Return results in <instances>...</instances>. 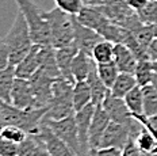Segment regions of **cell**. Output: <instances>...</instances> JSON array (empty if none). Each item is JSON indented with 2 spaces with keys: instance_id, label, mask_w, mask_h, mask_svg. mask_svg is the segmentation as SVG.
<instances>
[{
  "instance_id": "cell-1",
  "label": "cell",
  "mask_w": 157,
  "mask_h": 156,
  "mask_svg": "<svg viewBox=\"0 0 157 156\" xmlns=\"http://www.w3.org/2000/svg\"><path fill=\"white\" fill-rule=\"evenodd\" d=\"M48 109L22 110L11 103L0 100V118L6 125H14L25 131L27 135H38L45 122Z\"/></svg>"
},
{
  "instance_id": "cell-2",
  "label": "cell",
  "mask_w": 157,
  "mask_h": 156,
  "mask_svg": "<svg viewBox=\"0 0 157 156\" xmlns=\"http://www.w3.org/2000/svg\"><path fill=\"white\" fill-rule=\"evenodd\" d=\"M15 2L19 7V11L27 22L33 44L41 46H52L50 26L48 19L45 18L44 11L33 0H15Z\"/></svg>"
},
{
  "instance_id": "cell-3",
  "label": "cell",
  "mask_w": 157,
  "mask_h": 156,
  "mask_svg": "<svg viewBox=\"0 0 157 156\" xmlns=\"http://www.w3.org/2000/svg\"><path fill=\"white\" fill-rule=\"evenodd\" d=\"M3 38H4L6 44L8 45L11 65H14V67L18 65L27 56V53L31 50L33 45H34L31 40L27 22H26V19L22 15L21 11L15 17V21L12 23L11 29L8 30V33Z\"/></svg>"
},
{
  "instance_id": "cell-4",
  "label": "cell",
  "mask_w": 157,
  "mask_h": 156,
  "mask_svg": "<svg viewBox=\"0 0 157 156\" xmlns=\"http://www.w3.org/2000/svg\"><path fill=\"white\" fill-rule=\"evenodd\" d=\"M52 33V46L54 49L75 45V17L58 7L44 11Z\"/></svg>"
},
{
  "instance_id": "cell-5",
  "label": "cell",
  "mask_w": 157,
  "mask_h": 156,
  "mask_svg": "<svg viewBox=\"0 0 157 156\" xmlns=\"http://www.w3.org/2000/svg\"><path fill=\"white\" fill-rule=\"evenodd\" d=\"M73 84L64 77L57 79L53 84V99L48 107L45 119L58 121L75 114L73 107Z\"/></svg>"
},
{
  "instance_id": "cell-6",
  "label": "cell",
  "mask_w": 157,
  "mask_h": 156,
  "mask_svg": "<svg viewBox=\"0 0 157 156\" xmlns=\"http://www.w3.org/2000/svg\"><path fill=\"white\" fill-rule=\"evenodd\" d=\"M45 123L52 129V132L57 137H60L69 147V149L75 155L83 156L80 141H78V133H77L76 121H75V114L71 117H67L64 119H58V121L45 119Z\"/></svg>"
},
{
  "instance_id": "cell-7",
  "label": "cell",
  "mask_w": 157,
  "mask_h": 156,
  "mask_svg": "<svg viewBox=\"0 0 157 156\" xmlns=\"http://www.w3.org/2000/svg\"><path fill=\"white\" fill-rule=\"evenodd\" d=\"M57 79L49 76L39 69L30 79L31 90L35 98L37 109H48L53 99V84Z\"/></svg>"
},
{
  "instance_id": "cell-8",
  "label": "cell",
  "mask_w": 157,
  "mask_h": 156,
  "mask_svg": "<svg viewBox=\"0 0 157 156\" xmlns=\"http://www.w3.org/2000/svg\"><path fill=\"white\" fill-rule=\"evenodd\" d=\"M48 48H50V46L33 45L31 50L27 53V56H26L18 65H15V76L19 77V79L30 80L31 77L41 69Z\"/></svg>"
},
{
  "instance_id": "cell-9",
  "label": "cell",
  "mask_w": 157,
  "mask_h": 156,
  "mask_svg": "<svg viewBox=\"0 0 157 156\" xmlns=\"http://www.w3.org/2000/svg\"><path fill=\"white\" fill-rule=\"evenodd\" d=\"M130 123H118V122L111 121L110 125L107 126L106 132H104L103 137H102V141H100V147L99 148L123 149V147L129 142V140H132Z\"/></svg>"
},
{
  "instance_id": "cell-10",
  "label": "cell",
  "mask_w": 157,
  "mask_h": 156,
  "mask_svg": "<svg viewBox=\"0 0 157 156\" xmlns=\"http://www.w3.org/2000/svg\"><path fill=\"white\" fill-rule=\"evenodd\" d=\"M96 106L90 103L84 109L78 110L75 113V121L77 126V133H78V141H80V147L83 156H90L91 148H90V126L92 117L95 113Z\"/></svg>"
},
{
  "instance_id": "cell-11",
  "label": "cell",
  "mask_w": 157,
  "mask_h": 156,
  "mask_svg": "<svg viewBox=\"0 0 157 156\" xmlns=\"http://www.w3.org/2000/svg\"><path fill=\"white\" fill-rule=\"evenodd\" d=\"M11 105L22 110L37 109L30 80L16 77L11 90Z\"/></svg>"
},
{
  "instance_id": "cell-12",
  "label": "cell",
  "mask_w": 157,
  "mask_h": 156,
  "mask_svg": "<svg viewBox=\"0 0 157 156\" xmlns=\"http://www.w3.org/2000/svg\"><path fill=\"white\" fill-rule=\"evenodd\" d=\"M104 38L92 29L83 26L75 17V45L80 52L90 54L92 57V52L100 41Z\"/></svg>"
},
{
  "instance_id": "cell-13",
  "label": "cell",
  "mask_w": 157,
  "mask_h": 156,
  "mask_svg": "<svg viewBox=\"0 0 157 156\" xmlns=\"http://www.w3.org/2000/svg\"><path fill=\"white\" fill-rule=\"evenodd\" d=\"M104 109V111L109 114L110 119L113 122L118 123H130L132 119L134 118L133 114L130 113L129 107L126 106L125 99L114 96L111 94V91L107 94L106 99L103 100V103L100 105Z\"/></svg>"
},
{
  "instance_id": "cell-14",
  "label": "cell",
  "mask_w": 157,
  "mask_h": 156,
  "mask_svg": "<svg viewBox=\"0 0 157 156\" xmlns=\"http://www.w3.org/2000/svg\"><path fill=\"white\" fill-rule=\"evenodd\" d=\"M111 119L109 114L104 111V109L102 106H96L91 121L90 126V148L91 149H98L100 147V141L102 137L106 132L107 126L110 125Z\"/></svg>"
},
{
  "instance_id": "cell-15",
  "label": "cell",
  "mask_w": 157,
  "mask_h": 156,
  "mask_svg": "<svg viewBox=\"0 0 157 156\" xmlns=\"http://www.w3.org/2000/svg\"><path fill=\"white\" fill-rule=\"evenodd\" d=\"M38 136L42 138V141L45 142L46 149L49 154H50V156H76L63 140L60 137H57V136L52 132V129L49 128L45 122H44V125H42Z\"/></svg>"
},
{
  "instance_id": "cell-16",
  "label": "cell",
  "mask_w": 157,
  "mask_h": 156,
  "mask_svg": "<svg viewBox=\"0 0 157 156\" xmlns=\"http://www.w3.org/2000/svg\"><path fill=\"white\" fill-rule=\"evenodd\" d=\"M56 52V61H57L58 69H60L61 77L71 83H75L73 76H72V63H73L75 57L78 53V49L76 45H71V46L60 48V49H54Z\"/></svg>"
},
{
  "instance_id": "cell-17",
  "label": "cell",
  "mask_w": 157,
  "mask_h": 156,
  "mask_svg": "<svg viewBox=\"0 0 157 156\" xmlns=\"http://www.w3.org/2000/svg\"><path fill=\"white\" fill-rule=\"evenodd\" d=\"M76 19L83 26L92 29L96 33H99L109 21V18L103 14L100 7H90V6H84V8L78 12V15H76Z\"/></svg>"
},
{
  "instance_id": "cell-18",
  "label": "cell",
  "mask_w": 157,
  "mask_h": 156,
  "mask_svg": "<svg viewBox=\"0 0 157 156\" xmlns=\"http://www.w3.org/2000/svg\"><path fill=\"white\" fill-rule=\"evenodd\" d=\"M114 63L117 64L119 72L134 75L138 60L126 45L115 44V46H114Z\"/></svg>"
},
{
  "instance_id": "cell-19",
  "label": "cell",
  "mask_w": 157,
  "mask_h": 156,
  "mask_svg": "<svg viewBox=\"0 0 157 156\" xmlns=\"http://www.w3.org/2000/svg\"><path fill=\"white\" fill-rule=\"evenodd\" d=\"M94 65H95L94 58L91 57L90 54L78 50V53L76 54V57H75L73 63H72V76H73L75 83L87 80Z\"/></svg>"
},
{
  "instance_id": "cell-20",
  "label": "cell",
  "mask_w": 157,
  "mask_h": 156,
  "mask_svg": "<svg viewBox=\"0 0 157 156\" xmlns=\"http://www.w3.org/2000/svg\"><path fill=\"white\" fill-rule=\"evenodd\" d=\"M19 156H50V154L38 135H29L19 144Z\"/></svg>"
},
{
  "instance_id": "cell-21",
  "label": "cell",
  "mask_w": 157,
  "mask_h": 156,
  "mask_svg": "<svg viewBox=\"0 0 157 156\" xmlns=\"http://www.w3.org/2000/svg\"><path fill=\"white\" fill-rule=\"evenodd\" d=\"M87 82L90 84V88H91L92 105L100 106L103 103V100L106 99L107 94L110 92V88L100 80L99 75H98V71H96V63H95L92 71H91L90 76H88V79H87Z\"/></svg>"
},
{
  "instance_id": "cell-22",
  "label": "cell",
  "mask_w": 157,
  "mask_h": 156,
  "mask_svg": "<svg viewBox=\"0 0 157 156\" xmlns=\"http://www.w3.org/2000/svg\"><path fill=\"white\" fill-rule=\"evenodd\" d=\"M141 122V121H140ZM142 123V122H141ZM136 144L145 155H157V135L152 132L146 125L142 123V129L134 138Z\"/></svg>"
},
{
  "instance_id": "cell-23",
  "label": "cell",
  "mask_w": 157,
  "mask_h": 156,
  "mask_svg": "<svg viewBox=\"0 0 157 156\" xmlns=\"http://www.w3.org/2000/svg\"><path fill=\"white\" fill-rule=\"evenodd\" d=\"M137 86H138V84H137V80H136V77H134L133 73L121 72L118 75L115 83H114L113 87L110 88V91L114 96H118V98L123 99L127 94Z\"/></svg>"
},
{
  "instance_id": "cell-24",
  "label": "cell",
  "mask_w": 157,
  "mask_h": 156,
  "mask_svg": "<svg viewBox=\"0 0 157 156\" xmlns=\"http://www.w3.org/2000/svg\"><path fill=\"white\" fill-rule=\"evenodd\" d=\"M92 103L91 98V88L87 80L84 82H76L73 84V107L75 113L84 109L87 105Z\"/></svg>"
},
{
  "instance_id": "cell-25",
  "label": "cell",
  "mask_w": 157,
  "mask_h": 156,
  "mask_svg": "<svg viewBox=\"0 0 157 156\" xmlns=\"http://www.w3.org/2000/svg\"><path fill=\"white\" fill-rule=\"evenodd\" d=\"M15 79L16 76L14 65H10L6 69L0 71V100L11 103V90Z\"/></svg>"
},
{
  "instance_id": "cell-26",
  "label": "cell",
  "mask_w": 157,
  "mask_h": 156,
  "mask_svg": "<svg viewBox=\"0 0 157 156\" xmlns=\"http://www.w3.org/2000/svg\"><path fill=\"white\" fill-rule=\"evenodd\" d=\"M155 76V71H153V64L150 58L145 60H140L137 64V68L134 71V77L137 80V84L140 87L149 86L152 83V79Z\"/></svg>"
},
{
  "instance_id": "cell-27",
  "label": "cell",
  "mask_w": 157,
  "mask_h": 156,
  "mask_svg": "<svg viewBox=\"0 0 157 156\" xmlns=\"http://www.w3.org/2000/svg\"><path fill=\"white\" fill-rule=\"evenodd\" d=\"M125 103L133 115H144V94L142 87L137 86L125 96Z\"/></svg>"
},
{
  "instance_id": "cell-28",
  "label": "cell",
  "mask_w": 157,
  "mask_h": 156,
  "mask_svg": "<svg viewBox=\"0 0 157 156\" xmlns=\"http://www.w3.org/2000/svg\"><path fill=\"white\" fill-rule=\"evenodd\" d=\"M114 46L115 44L110 41H100L99 44L95 46L92 52V58L96 64H103V63H110L114 60Z\"/></svg>"
},
{
  "instance_id": "cell-29",
  "label": "cell",
  "mask_w": 157,
  "mask_h": 156,
  "mask_svg": "<svg viewBox=\"0 0 157 156\" xmlns=\"http://www.w3.org/2000/svg\"><path fill=\"white\" fill-rule=\"evenodd\" d=\"M96 71H98V75H99L100 80L106 84L109 88L113 87V84L115 83L118 75H119V69H118L117 64L113 61L110 63H103V64H96Z\"/></svg>"
},
{
  "instance_id": "cell-30",
  "label": "cell",
  "mask_w": 157,
  "mask_h": 156,
  "mask_svg": "<svg viewBox=\"0 0 157 156\" xmlns=\"http://www.w3.org/2000/svg\"><path fill=\"white\" fill-rule=\"evenodd\" d=\"M144 94V115L153 117L157 114V90L152 84L142 87Z\"/></svg>"
},
{
  "instance_id": "cell-31",
  "label": "cell",
  "mask_w": 157,
  "mask_h": 156,
  "mask_svg": "<svg viewBox=\"0 0 157 156\" xmlns=\"http://www.w3.org/2000/svg\"><path fill=\"white\" fill-rule=\"evenodd\" d=\"M137 14H138V18L142 23L149 26L157 25V0H150L146 4V7L138 11Z\"/></svg>"
},
{
  "instance_id": "cell-32",
  "label": "cell",
  "mask_w": 157,
  "mask_h": 156,
  "mask_svg": "<svg viewBox=\"0 0 157 156\" xmlns=\"http://www.w3.org/2000/svg\"><path fill=\"white\" fill-rule=\"evenodd\" d=\"M54 3H56V7L63 10L67 14L73 15V17L78 15V12L84 8L83 0H54Z\"/></svg>"
},
{
  "instance_id": "cell-33",
  "label": "cell",
  "mask_w": 157,
  "mask_h": 156,
  "mask_svg": "<svg viewBox=\"0 0 157 156\" xmlns=\"http://www.w3.org/2000/svg\"><path fill=\"white\" fill-rule=\"evenodd\" d=\"M0 136H3V137L10 140V141L16 142V144H21V142L25 141L26 137H27L29 135L25 131H22L21 128H18V126L6 125L4 128H3L2 133H0Z\"/></svg>"
},
{
  "instance_id": "cell-34",
  "label": "cell",
  "mask_w": 157,
  "mask_h": 156,
  "mask_svg": "<svg viewBox=\"0 0 157 156\" xmlns=\"http://www.w3.org/2000/svg\"><path fill=\"white\" fill-rule=\"evenodd\" d=\"M0 156H19V144L0 136Z\"/></svg>"
},
{
  "instance_id": "cell-35",
  "label": "cell",
  "mask_w": 157,
  "mask_h": 156,
  "mask_svg": "<svg viewBox=\"0 0 157 156\" xmlns=\"http://www.w3.org/2000/svg\"><path fill=\"white\" fill-rule=\"evenodd\" d=\"M11 65L10 61V49L4 38H0V71Z\"/></svg>"
},
{
  "instance_id": "cell-36",
  "label": "cell",
  "mask_w": 157,
  "mask_h": 156,
  "mask_svg": "<svg viewBox=\"0 0 157 156\" xmlns=\"http://www.w3.org/2000/svg\"><path fill=\"white\" fill-rule=\"evenodd\" d=\"M122 156H148V155H145L138 148V145L136 144L134 140H129V142L122 149Z\"/></svg>"
},
{
  "instance_id": "cell-37",
  "label": "cell",
  "mask_w": 157,
  "mask_h": 156,
  "mask_svg": "<svg viewBox=\"0 0 157 156\" xmlns=\"http://www.w3.org/2000/svg\"><path fill=\"white\" fill-rule=\"evenodd\" d=\"M90 156H122V149H118V148H98V149H91Z\"/></svg>"
},
{
  "instance_id": "cell-38",
  "label": "cell",
  "mask_w": 157,
  "mask_h": 156,
  "mask_svg": "<svg viewBox=\"0 0 157 156\" xmlns=\"http://www.w3.org/2000/svg\"><path fill=\"white\" fill-rule=\"evenodd\" d=\"M133 117H136L138 121H141L144 125H146L150 131L157 135V114L153 117H145V115H133Z\"/></svg>"
},
{
  "instance_id": "cell-39",
  "label": "cell",
  "mask_w": 157,
  "mask_h": 156,
  "mask_svg": "<svg viewBox=\"0 0 157 156\" xmlns=\"http://www.w3.org/2000/svg\"><path fill=\"white\" fill-rule=\"evenodd\" d=\"M149 2L150 0H126L127 6L136 12H138V11H141L142 8H145Z\"/></svg>"
},
{
  "instance_id": "cell-40",
  "label": "cell",
  "mask_w": 157,
  "mask_h": 156,
  "mask_svg": "<svg viewBox=\"0 0 157 156\" xmlns=\"http://www.w3.org/2000/svg\"><path fill=\"white\" fill-rule=\"evenodd\" d=\"M148 56L152 61H157V38L152 41V44L148 48Z\"/></svg>"
},
{
  "instance_id": "cell-41",
  "label": "cell",
  "mask_w": 157,
  "mask_h": 156,
  "mask_svg": "<svg viewBox=\"0 0 157 156\" xmlns=\"http://www.w3.org/2000/svg\"><path fill=\"white\" fill-rule=\"evenodd\" d=\"M84 6H90V7H102V6H107L113 0H83Z\"/></svg>"
},
{
  "instance_id": "cell-42",
  "label": "cell",
  "mask_w": 157,
  "mask_h": 156,
  "mask_svg": "<svg viewBox=\"0 0 157 156\" xmlns=\"http://www.w3.org/2000/svg\"><path fill=\"white\" fill-rule=\"evenodd\" d=\"M150 84H152V86H153V87H155V88L157 90V73H156V72H155V76H153L152 83H150Z\"/></svg>"
},
{
  "instance_id": "cell-43",
  "label": "cell",
  "mask_w": 157,
  "mask_h": 156,
  "mask_svg": "<svg viewBox=\"0 0 157 156\" xmlns=\"http://www.w3.org/2000/svg\"><path fill=\"white\" fill-rule=\"evenodd\" d=\"M152 64H153V71L157 73V61H152Z\"/></svg>"
},
{
  "instance_id": "cell-44",
  "label": "cell",
  "mask_w": 157,
  "mask_h": 156,
  "mask_svg": "<svg viewBox=\"0 0 157 156\" xmlns=\"http://www.w3.org/2000/svg\"><path fill=\"white\" fill-rule=\"evenodd\" d=\"M6 126V123L2 121V118H0V133H2V131H3V128Z\"/></svg>"
},
{
  "instance_id": "cell-45",
  "label": "cell",
  "mask_w": 157,
  "mask_h": 156,
  "mask_svg": "<svg viewBox=\"0 0 157 156\" xmlns=\"http://www.w3.org/2000/svg\"><path fill=\"white\" fill-rule=\"evenodd\" d=\"M153 33H155V38H157V25L153 26Z\"/></svg>"
},
{
  "instance_id": "cell-46",
  "label": "cell",
  "mask_w": 157,
  "mask_h": 156,
  "mask_svg": "<svg viewBox=\"0 0 157 156\" xmlns=\"http://www.w3.org/2000/svg\"><path fill=\"white\" fill-rule=\"evenodd\" d=\"M149 156H157V155H149Z\"/></svg>"
}]
</instances>
